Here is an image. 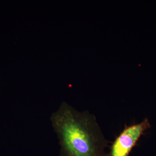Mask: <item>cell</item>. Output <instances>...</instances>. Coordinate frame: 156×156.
Returning <instances> with one entry per match:
<instances>
[{"mask_svg": "<svg viewBox=\"0 0 156 156\" xmlns=\"http://www.w3.org/2000/svg\"><path fill=\"white\" fill-rule=\"evenodd\" d=\"M59 140L60 156H103L109 141L105 138L95 115L79 112L66 102L50 117Z\"/></svg>", "mask_w": 156, "mask_h": 156, "instance_id": "1", "label": "cell"}, {"mask_svg": "<svg viewBox=\"0 0 156 156\" xmlns=\"http://www.w3.org/2000/svg\"><path fill=\"white\" fill-rule=\"evenodd\" d=\"M149 120L126 126L112 143L109 152L105 156H128L141 136L150 128Z\"/></svg>", "mask_w": 156, "mask_h": 156, "instance_id": "2", "label": "cell"}]
</instances>
